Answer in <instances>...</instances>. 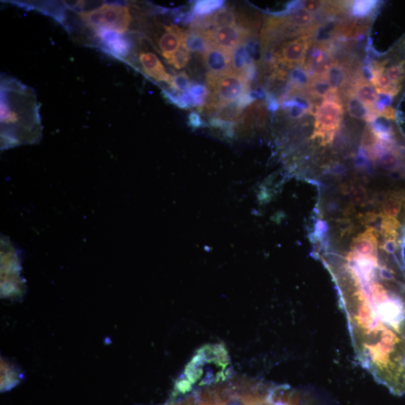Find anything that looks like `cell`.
<instances>
[{"instance_id":"6da1fadb","label":"cell","mask_w":405,"mask_h":405,"mask_svg":"<svg viewBox=\"0 0 405 405\" xmlns=\"http://www.w3.org/2000/svg\"><path fill=\"white\" fill-rule=\"evenodd\" d=\"M41 136L39 107L35 93L18 81L2 77V148L34 144Z\"/></svg>"},{"instance_id":"7a4b0ae2","label":"cell","mask_w":405,"mask_h":405,"mask_svg":"<svg viewBox=\"0 0 405 405\" xmlns=\"http://www.w3.org/2000/svg\"><path fill=\"white\" fill-rule=\"evenodd\" d=\"M199 405H301L288 385L251 378L226 380L194 391Z\"/></svg>"},{"instance_id":"3957f363","label":"cell","mask_w":405,"mask_h":405,"mask_svg":"<svg viewBox=\"0 0 405 405\" xmlns=\"http://www.w3.org/2000/svg\"><path fill=\"white\" fill-rule=\"evenodd\" d=\"M344 117V108L340 101L324 100L317 108L312 140L319 139L321 146L333 141L340 128Z\"/></svg>"},{"instance_id":"277c9868","label":"cell","mask_w":405,"mask_h":405,"mask_svg":"<svg viewBox=\"0 0 405 405\" xmlns=\"http://www.w3.org/2000/svg\"><path fill=\"white\" fill-rule=\"evenodd\" d=\"M141 39L139 36L135 53L128 64L140 69L152 81L167 86L172 76L167 72L165 65L161 63L157 54L147 50Z\"/></svg>"},{"instance_id":"5b68a950","label":"cell","mask_w":405,"mask_h":405,"mask_svg":"<svg viewBox=\"0 0 405 405\" xmlns=\"http://www.w3.org/2000/svg\"><path fill=\"white\" fill-rule=\"evenodd\" d=\"M312 35L300 36L284 42L277 50L273 49L275 67L286 70L302 67L306 53L311 46Z\"/></svg>"},{"instance_id":"8992f818","label":"cell","mask_w":405,"mask_h":405,"mask_svg":"<svg viewBox=\"0 0 405 405\" xmlns=\"http://www.w3.org/2000/svg\"><path fill=\"white\" fill-rule=\"evenodd\" d=\"M212 47L233 53L254 32L239 26L225 27L204 30Z\"/></svg>"},{"instance_id":"52a82bcc","label":"cell","mask_w":405,"mask_h":405,"mask_svg":"<svg viewBox=\"0 0 405 405\" xmlns=\"http://www.w3.org/2000/svg\"><path fill=\"white\" fill-rule=\"evenodd\" d=\"M232 54L220 48L211 47L204 55L208 74L223 75L232 70Z\"/></svg>"},{"instance_id":"ba28073f","label":"cell","mask_w":405,"mask_h":405,"mask_svg":"<svg viewBox=\"0 0 405 405\" xmlns=\"http://www.w3.org/2000/svg\"><path fill=\"white\" fill-rule=\"evenodd\" d=\"M268 107L267 103L258 101L247 107L244 112L242 123L238 126L241 129L264 128L267 123Z\"/></svg>"},{"instance_id":"9c48e42d","label":"cell","mask_w":405,"mask_h":405,"mask_svg":"<svg viewBox=\"0 0 405 405\" xmlns=\"http://www.w3.org/2000/svg\"><path fill=\"white\" fill-rule=\"evenodd\" d=\"M182 46L190 52L203 55L212 47L204 30L192 28L185 31Z\"/></svg>"},{"instance_id":"30bf717a","label":"cell","mask_w":405,"mask_h":405,"mask_svg":"<svg viewBox=\"0 0 405 405\" xmlns=\"http://www.w3.org/2000/svg\"><path fill=\"white\" fill-rule=\"evenodd\" d=\"M354 86L355 95L358 100L368 108L370 113L378 116L376 110V105L379 95L376 87L364 79L357 81Z\"/></svg>"},{"instance_id":"8fae6325","label":"cell","mask_w":405,"mask_h":405,"mask_svg":"<svg viewBox=\"0 0 405 405\" xmlns=\"http://www.w3.org/2000/svg\"><path fill=\"white\" fill-rule=\"evenodd\" d=\"M245 110L246 109L241 106L237 100L222 106L220 110L218 111L215 118L238 126L242 123Z\"/></svg>"},{"instance_id":"7c38bea8","label":"cell","mask_w":405,"mask_h":405,"mask_svg":"<svg viewBox=\"0 0 405 405\" xmlns=\"http://www.w3.org/2000/svg\"><path fill=\"white\" fill-rule=\"evenodd\" d=\"M369 27L370 25L369 22L364 20L350 21L344 25H338L336 34L345 39H353L359 37L360 35L365 34Z\"/></svg>"},{"instance_id":"4fadbf2b","label":"cell","mask_w":405,"mask_h":405,"mask_svg":"<svg viewBox=\"0 0 405 405\" xmlns=\"http://www.w3.org/2000/svg\"><path fill=\"white\" fill-rule=\"evenodd\" d=\"M347 108L350 116L358 119L366 120L369 124L376 117L371 114L368 108L353 95H349Z\"/></svg>"},{"instance_id":"5bb4252c","label":"cell","mask_w":405,"mask_h":405,"mask_svg":"<svg viewBox=\"0 0 405 405\" xmlns=\"http://www.w3.org/2000/svg\"><path fill=\"white\" fill-rule=\"evenodd\" d=\"M225 6V2L222 0H199L194 2L192 10L196 16L206 17L214 14Z\"/></svg>"},{"instance_id":"9a60e30c","label":"cell","mask_w":405,"mask_h":405,"mask_svg":"<svg viewBox=\"0 0 405 405\" xmlns=\"http://www.w3.org/2000/svg\"><path fill=\"white\" fill-rule=\"evenodd\" d=\"M256 64L247 53L244 44L239 46L232 54V70L243 74L250 65Z\"/></svg>"},{"instance_id":"2e32d148","label":"cell","mask_w":405,"mask_h":405,"mask_svg":"<svg viewBox=\"0 0 405 405\" xmlns=\"http://www.w3.org/2000/svg\"><path fill=\"white\" fill-rule=\"evenodd\" d=\"M326 78L330 83L333 90L338 91L346 83V74L343 65L339 63H334L328 72Z\"/></svg>"},{"instance_id":"e0dca14e","label":"cell","mask_w":405,"mask_h":405,"mask_svg":"<svg viewBox=\"0 0 405 405\" xmlns=\"http://www.w3.org/2000/svg\"><path fill=\"white\" fill-rule=\"evenodd\" d=\"M308 88L312 95L317 98H326L333 90L326 77L324 78L312 79Z\"/></svg>"},{"instance_id":"ac0fdd59","label":"cell","mask_w":405,"mask_h":405,"mask_svg":"<svg viewBox=\"0 0 405 405\" xmlns=\"http://www.w3.org/2000/svg\"><path fill=\"white\" fill-rule=\"evenodd\" d=\"M192 82H191L190 76L185 72H182L176 75L172 76L171 79L166 88H170L178 92L182 93L188 91Z\"/></svg>"},{"instance_id":"d6986e66","label":"cell","mask_w":405,"mask_h":405,"mask_svg":"<svg viewBox=\"0 0 405 405\" xmlns=\"http://www.w3.org/2000/svg\"><path fill=\"white\" fill-rule=\"evenodd\" d=\"M378 6V2L377 1H355L352 4L350 14L357 18H365L371 15Z\"/></svg>"},{"instance_id":"ffe728a7","label":"cell","mask_w":405,"mask_h":405,"mask_svg":"<svg viewBox=\"0 0 405 405\" xmlns=\"http://www.w3.org/2000/svg\"><path fill=\"white\" fill-rule=\"evenodd\" d=\"M188 92L194 98L199 109L205 105L207 98L209 96V91H208L207 87L199 83H192Z\"/></svg>"},{"instance_id":"44dd1931","label":"cell","mask_w":405,"mask_h":405,"mask_svg":"<svg viewBox=\"0 0 405 405\" xmlns=\"http://www.w3.org/2000/svg\"><path fill=\"white\" fill-rule=\"evenodd\" d=\"M190 58V52L182 45L168 63L175 69L180 70L188 65Z\"/></svg>"},{"instance_id":"7402d4cb","label":"cell","mask_w":405,"mask_h":405,"mask_svg":"<svg viewBox=\"0 0 405 405\" xmlns=\"http://www.w3.org/2000/svg\"><path fill=\"white\" fill-rule=\"evenodd\" d=\"M189 125L193 128H200L207 126L199 113L191 112L188 117Z\"/></svg>"},{"instance_id":"603a6c76","label":"cell","mask_w":405,"mask_h":405,"mask_svg":"<svg viewBox=\"0 0 405 405\" xmlns=\"http://www.w3.org/2000/svg\"><path fill=\"white\" fill-rule=\"evenodd\" d=\"M326 2L316 1V0H310V1L303 2V8L308 11L310 13H317V11L321 9L326 4Z\"/></svg>"},{"instance_id":"cb8c5ba5","label":"cell","mask_w":405,"mask_h":405,"mask_svg":"<svg viewBox=\"0 0 405 405\" xmlns=\"http://www.w3.org/2000/svg\"><path fill=\"white\" fill-rule=\"evenodd\" d=\"M352 255H340V256H336V257L325 259V260H322L321 262L324 265V264H326V262L331 261L332 260H335V259L340 258H344V257H347V256H352ZM375 255V256L376 255H381V256H388V257H393V258H398L404 259V257L397 256V255L393 256L392 255ZM367 255H364V256H367Z\"/></svg>"}]
</instances>
